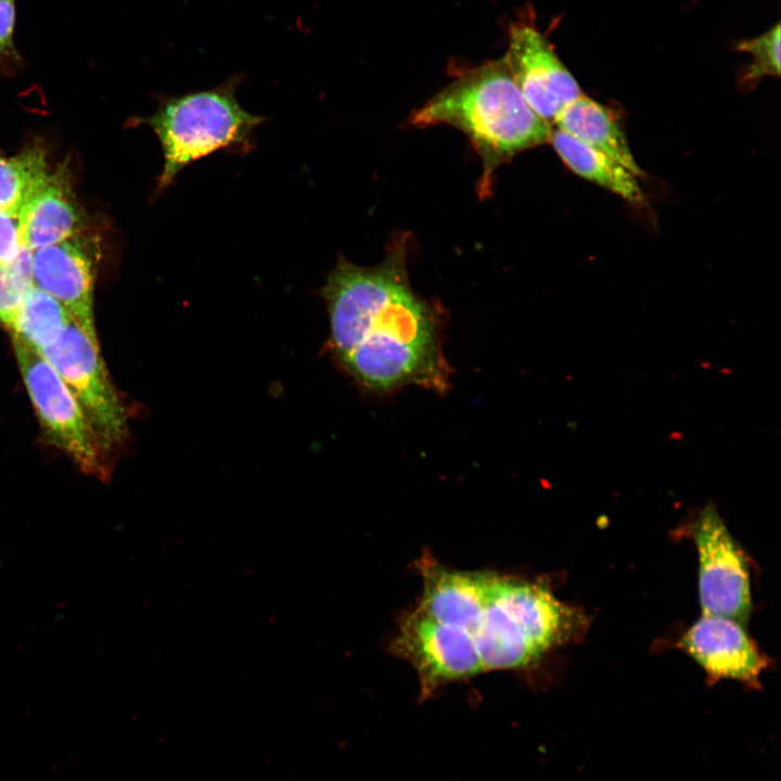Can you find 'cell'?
Instances as JSON below:
<instances>
[{
	"label": "cell",
	"mask_w": 781,
	"mask_h": 781,
	"mask_svg": "<svg viewBox=\"0 0 781 781\" xmlns=\"http://www.w3.org/2000/svg\"><path fill=\"white\" fill-rule=\"evenodd\" d=\"M553 124L556 129L609 155L635 176L642 175L614 114L601 103L580 94L561 108Z\"/></svg>",
	"instance_id": "14"
},
{
	"label": "cell",
	"mask_w": 781,
	"mask_h": 781,
	"mask_svg": "<svg viewBox=\"0 0 781 781\" xmlns=\"http://www.w3.org/2000/svg\"><path fill=\"white\" fill-rule=\"evenodd\" d=\"M98 242L80 232L62 242L33 251V282L57 299L94 341V264Z\"/></svg>",
	"instance_id": "10"
},
{
	"label": "cell",
	"mask_w": 781,
	"mask_h": 781,
	"mask_svg": "<svg viewBox=\"0 0 781 781\" xmlns=\"http://www.w3.org/2000/svg\"><path fill=\"white\" fill-rule=\"evenodd\" d=\"M240 78L196 92L159 98L153 115L142 119L156 133L164 165L157 193L172 183L190 163L223 150L246 153L265 119L245 111L235 97Z\"/></svg>",
	"instance_id": "4"
},
{
	"label": "cell",
	"mask_w": 781,
	"mask_h": 781,
	"mask_svg": "<svg viewBox=\"0 0 781 781\" xmlns=\"http://www.w3.org/2000/svg\"><path fill=\"white\" fill-rule=\"evenodd\" d=\"M678 646L712 680L732 679L756 688L768 666L744 625L722 616L703 614L681 636Z\"/></svg>",
	"instance_id": "11"
},
{
	"label": "cell",
	"mask_w": 781,
	"mask_h": 781,
	"mask_svg": "<svg viewBox=\"0 0 781 781\" xmlns=\"http://www.w3.org/2000/svg\"><path fill=\"white\" fill-rule=\"evenodd\" d=\"M20 217L21 242L31 251L82 232L84 217L63 167L48 171L22 206Z\"/></svg>",
	"instance_id": "13"
},
{
	"label": "cell",
	"mask_w": 781,
	"mask_h": 781,
	"mask_svg": "<svg viewBox=\"0 0 781 781\" xmlns=\"http://www.w3.org/2000/svg\"><path fill=\"white\" fill-rule=\"evenodd\" d=\"M586 624L580 610L559 600L545 584L494 573L473 638L484 673L514 670L573 641Z\"/></svg>",
	"instance_id": "3"
},
{
	"label": "cell",
	"mask_w": 781,
	"mask_h": 781,
	"mask_svg": "<svg viewBox=\"0 0 781 781\" xmlns=\"http://www.w3.org/2000/svg\"><path fill=\"white\" fill-rule=\"evenodd\" d=\"M410 123L449 125L469 138L483 162V196L491 190L499 166L549 142L553 129L527 104L504 57L461 73L418 108Z\"/></svg>",
	"instance_id": "2"
},
{
	"label": "cell",
	"mask_w": 781,
	"mask_h": 781,
	"mask_svg": "<svg viewBox=\"0 0 781 781\" xmlns=\"http://www.w3.org/2000/svg\"><path fill=\"white\" fill-rule=\"evenodd\" d=\"M47 174L41 148L27 149L13 157L0 156V209L20 212Z\"/></svg>",
	"instance_id": "17"
},
{
	"label": "cell",
	"mask_w": 781,
	"mask_h": 781,
	"mask_svg": "<svg viewBox=\"0 0 781 781\" xmlns=\"http://www.w3.org/2000/svg\"><path fill=\"white\" fill-rule=\"evenodd\" d=\"M503 57L527 104L550 125L565 104L582 94L546 37L530 24L510 26Z\"/></svg>",
	"instance_id": "9"
},
{
	"label": "cell",
	"mask_w": 781,
	"mask_h": 781,
	"mask_svg": "<svg viewBox=\"0 0 781 781\" xmlns=\"http://www.w3.org/2000/svg\"><path fill=\"white\" fill-rule=\"evenodd\" d=\"M21 246L20 212L0 209V266L12 263Z\"/></svg>",
	"instance_id": "21"
},
{
	"label": "cell",
	"mask_w": 781,
	"mask_h": 781,
	"mask_svg": "<svg viewBox=\"0 0 781 781\" xmlns=\"http://www.w3.org/2000/svg\"><path fill=\"white\" fill-rule=\"evenodd\" d=\"M71 318L57 299L34 285L10 330L12 335L40 351L60 337Z\"/></svg>",
	"instance_id": "16"
},
{
	"label": "cell",
	"mask_w": 781,
	"mask_h": 781,
	"mask_svg": "<svg viewBox=\"0 0 781 781\" xmlns=\"http://www.w3.org/2000/svg\"><path fill=\"white\" fill-rule=\"evenodd\" d=\"M408 240L407 233L398 234L385 258L371 267L340 256L321 290L330 346L367 390L417 386L445 394L451 370L443 353L441 313L410 284Z\"/></svg>",
	"instance_id": "1"
},
{
	"label": "cell",
	"mask_w": 781,
	"mask_h": 781,
	"mask_svg": "<svg viewBox=\"0 0 781 781\" xmlns=\"http://www.w3.org/2000/svg\"><path fill=\"white\" fill-rule=\"evenodd\" d=\"M390 651L417 671L422 700L483 673L471 632L438 623L415 606L401 616Z\"/></svg>",
	"instance_id": "7"
},
{
	"label": "cell",
	"mask_w": 781,
	"mask_h": 781,
	"mask_svg": "<svg viewBox=\"0 0 781 781\" xmlns=\"http://www.w3.org/2000/svg\"><path fill=\"white\" fill-rule=\"evenodd\" d=\"M16 0H0V74H11L23 57L15 44Z\"/></svg>",
	"instance_id": "20"
},
{
	"label": "cell",
	"mask_w": 781,
	"mask_h": 781,
	"mask_svg": "<svg viewBox=\"0 0 781 781\" xmlns=\"http://www.w3.org/2000/svg\"><path fill=\"white\" fill-rule=\"evenodd\" d=\"M17 366L48 439L88 474L103 475L104 454L78 401L48 360L12 335Z\"/></svg>",
	"instance_id": "5"
},
{
	"label": "cell",
	"mask_w": 781,
	"mask_h": 781,
	"mask_svg": "<svg viewBox=\"0 0 781 781\" xmlns=\"http://www.w3.org/2000/svg\"><path fill=\"white\" fill-rule=\"evenodd\" d=\"M549 142L563 163L577 176L630 203L637 204L643 201L637 176L609 155L556 128L552 129Z\"/></svg>",
	"instance_id": "15"
},
{
	"label": "cell",
	"mask_w": 781,
	"mask_h": 781,
	"mask_svg": "<svg viewBox=\"0 0 781 781\" xmlns=\"http://www.w3.org/2000/svg\"><path fill=\"white\" fill-rule=\"evenodd\" d=\"M737 49L752 56V63L743 77L745 82L755 81L764 76L780 75L779 24L756 38L739 42Z\"/></svg>",
	"instance_id": "19"
},
{
	"label": "cell",
	"mask_w": 781,
	"mask_h": 781,
	"mask_svg": "<svg viewBox=\"0 0 781 781\" xmlns=\"http://www.w3.org/2000/svg\"><path fill=\"white\" fill-rule=\"evenodd\" d=\"M31 258L33 251L22 244L15 259L0 266V322L8 328L34 286Z\"/></svg>",
	"instance_id": "18"
},
{
	"label": "cell",
	"mask_w": 781,
	"mask_h": 781,
	"mask_svg": "<svg viewBox=\"0 0 781 781\" xmlns=\"http://www.w3.org/2000/svg\"><path fill=\"white\" fill-rule=\"evenodd\" d=\"M67 385L105 451L127 433L126 409L102 361L98 341L72 317L60 337L39 351Z\"/></svg>",
	"instance_id": "6"
},
{
	"label": "cell",
	"mask_w": 781,
	"mask_h": 781,
	"mask_svg": "<svg viewBox=\"0 0 781 781\" xmlns=\"http://www.w3.org/2000/svg\"><path fill=\"white\" fill-rule=\"evenodd\" d=\"M699 558V599L705 615L746 624L752 611L748 565L716 508L708 504L693 526Z\"/></svg>",
	"instance_id": "8"
},
{
	"label": "cell",
	"mask_w": 781,
	"mask_h": 781,
	"mask_svg": "<svg viewBox=\"0 0 781 781\" xmlns=\"http://www.w3.org/2000/svg\"><path fill=\"white\" fill-rule=\"evenodd\" d=\"M415 567L423 586L415 607L438 623L473 633L495 572L456 569L430 555L421 556Z\"/></svg>",
	"instance_id": "12"
}]
</instances>
